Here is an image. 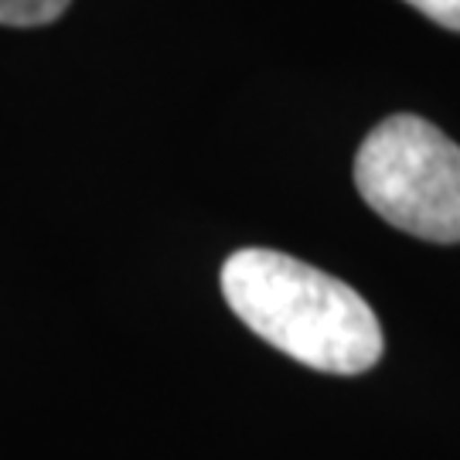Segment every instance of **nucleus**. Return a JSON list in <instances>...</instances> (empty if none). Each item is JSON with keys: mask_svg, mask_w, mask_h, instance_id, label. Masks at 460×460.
I'll use <instances>...</instances> for the list:
<instances>
[{"mask_svg": "<svg viewBox=\"0 0 460 460\" xmlns=\"http://www.w3.org/2000/svg\"><path fill=\"white\" fill-rule=\"evenodd\" d=\"M222 294L263 341L328 376H362L382 358L376 311L338 277L277 249H239L222 266Z\"/></svg>", "mask_w": 460, "mask_h": 460, "instance_id": "1", "label": "nucleus"}, {"mask_svg": "<svg viewBox=\"0 0 460 460\" xmlns=\"http://www.w3.org/2000/svg\"><path fill=\"white\" fill-rule=\"evenodd\" d=\"M72 0H0L4 28H41L66 14Z\"/></svg>", "mask_w": 460, "mask_h": 460, "instance_id": "3", "label": "nucleus"}, {"mask_svg": "<svg viewBox=\"0 0 460 460\" xmlns=\"http://www.w3.org/2000/svg\"><path fill=\"white\" fill-rule=\"evenodd\" d=\"M365 205L427 243H460V147L412 113L389 116L355 157Z\"/></svg>", "mask_w": 460, "mask_h": 460, "instance_id": "2", "label": "nucleus"}, {"mask_svg": "<svg viewBox=\"0 0 460 460\" xmlns=\"http://www.w3.org/2000/svg\"><path fill=\"white\" fill-rule=\"evenodd\" d=\"M420 14H427L433 24L460 31V0H406Z\"/></svg>", "mask_w": 460, "mask_h": 460, "instance_id": "4", "label": "nucleus"}]
</instances>
